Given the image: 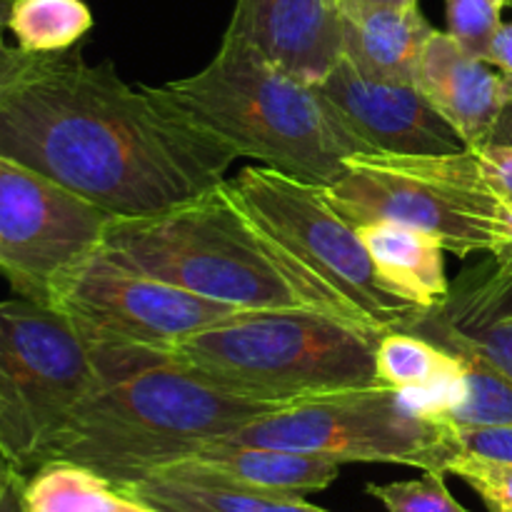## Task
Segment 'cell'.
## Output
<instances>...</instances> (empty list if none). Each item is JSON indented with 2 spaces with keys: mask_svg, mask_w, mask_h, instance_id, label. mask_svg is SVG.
<instances>
[{
  "mask_svg": "<svg viewBox=\"0 0 512 512\" xmlns=\"http://www.w3.org/2000/svg\"><path fill=\"white\" fill-rule=\"evenodd\" d=\"M0 153L113 218H143L225 180L235 158L155 85L133 88L80 50L25 53L0 78Z\"/></svg>",
  "mask_w": 512,
  "mask_h": 512,
  "instance_id": "cell-1",
  "label": "cell"
},
{
  "mask_svg": "<svg viewBox=\"0 0 512 512\" xmlns=\"http://www.w3.org/2000/svg\"><path fill=\"white\" fill-rule=\"evenodd\" d=\"M90 348L93 385L70 415L53 460L85 465L118 490L283 408L218 388L170 350Z\"/></svg>",
  "mask_w": 512,
  "mask_h": 512,
  "instance_id": "cell-2",
  "label": "cell"
},
{
  "mask_svg": "<svg viewBox=\"0 0 512 512\" xmlns=\"http://www.w3.org/2000/svg\"><path fill=\"white\" fill-rule=\"evenodd\" d=\"M103 250L138 273L238 310H318L360 323L255 223L228 180L160 213L113 218Z\"/></svg>",
  "mask_w": 512,
  "mask_h": 512,
  "instance_id": "cell-3",
  "label": "cell"
},
{
  "mask_svg": "<svg viewBox=\"0 0 512 512\" xmlns=\"http://www.w3.org/2000/svg\"><path fill=\"white\" fill-rule=\"evenodd\" d=\"M155 90L235 158L308 183L328 188L350 155H368L318 83L295 78L235 35H223L203 70Z\"/></svg>",
  "mask_w": 512,
  "mask_h": 512,
  "instance_id": "cell-4",
  "label": "cell"
},
{
  "mask_svg": "<svg viewBox=\"0 0 512 512\" xmlns=\"http://www.w3.org/2000/svg\"><path fill=\"white\" fill-rule=\"evenodd\" d=\"M378 338V330L318 310H243L170 353L228 393L288 408L383 388L375 375Z\"/></svg>",
  "mask_w": 512,
  "mask_h": 512,
  "instance_id": "cell-5",
  "label": "cell"
},
{
  "mask_svg": "<svg viewBox=\"0 0 512 512\" xmlns=\"http://www.w3.org/2000/svg\"><path fill=\"white\" fill-rule=\"evenodd\" d=\"M93 378V348L63 313L0 300V445L20 475L53 460Z\"/></svg>",
  "mask_w": 512,
  "mask_h": 512,
  "instance_id": "cell-6",
  "label": "cell"
},
{
  "mask_svg": "<svg viewBox=\"0 0 512 512\" xmlns=\"http://www.w3.org/2000/svg\"><path fill=\"white\" fill-rule=\"evenodd\" d=\"M228 185L255 223L333 290L360 323L383 333L403 328L420 313L385 285L358 230L335 210L325 185L265 165L243 168Z\"/></svg>",
  "mask_w": 512,
  "mask_h": 512,
  "instance_id": "cell-7",
  "label": "cell"
},
{
  "mask_svg": "<svg viewBox=\"0 0 512 512\" xmlns=\"http://www.w3.org/2000/svg\"><path fill=\"white\" fill-rule=\"evenodd\" d=\"M220 440L323 455L343 465L390 463L445 473L450 460L443 425L390 388L348 390L288 405Z\"/></svg>",
  "mask_w": 512,
  "mask_h": 512,
  "instance_id": "cell-8",
  "label": "cell"
},
{
  "mask_svg": "<svg viewBox=\"0 0 512 512\" xmlns=\"http://www.w3.org/2000/svg\"><path fill=\"white\" fill-rule=\"evenodd\" d=\"M50 308L88 343L173 350L190 335L243 313L233 305L175 288L110 258L100 245L65 275Z\"/></svg>",
  "mask_w": 512,
  "mask_h": 512,
  "instance_id": "cell-9",
  "label": "cell"
},
{
  "mask_svg": "<svg viewBox=\"0 0 512 512\" xmlns=\"http://www.w3.org/2000/svg\"><path fill=\"white\" fill-rule=\"evenodd\" d=\"M328 198L350 225L395 220L435 235L458 258L490 255L503 235L505 203L413 168L403 155H350Z\"/></svg>",
  "mask_w": 512,
  "mask_h": 512,
  "instance_id": "cell-10",
  "label": "cell"
},
{
  "mask_svg": "<svg viewBox=\"0 0 512 512\" xmlns=\"http://www.w3.org/2000/svg\"><path fill=\"white\" fill-rule=\"evenodd\" d=\"M113 215L0 153V275L50 305L65 275L103 245Z\"/></svg>",
  "mask_w": 512,
  "mask_h": 512,
  "instance_id": "cell-11",
  "label": "cell"
},
{
  "mask_svg": "<svg viewBox=\"0 0 512 512\" xmlns=\"http://www.w3.org/2000/svg\"><path fill=\"white\" fill-rule=\"evenodd\" d=\"M318 88L368 155H453L468 148L415 83L373 78L340 58Z\"/></svg>",
  "mask_w": 512,
  "mask_h": 512,
  "instance_id": "cell-12",
  "label": "cell"
},
{
  "mask_svg": "<svg viewBox=\"0 0 512 512\" xmlns=\"http://www.w3.org/2000/svg\"><path fill=\"white\" fill-rule=\"evenodd\" d=\"M225 33L308 83H320L343 58L340 0H235Z\"/></svg>",
  "mask_w": 512,
  "mask_h": 512,
  "instance_id": "cell-13",
  "label": "cell"
},
{
  "mask_svg": "<svg viewBox=\"0 0 512 512\" xmlns=\"http://www.w3.org/2000/svg\"><path fill=\"white\" fill-rule=\"evenodd\" d=\"M415 85L458 130L468 148L485 145L505 103V75L435 30L420 55Z\"/></svg>",
  "mask_w": 512,
  "mask_h": 512,
  "instance_id": "cell-14",
  "label": "cell"
},
{
  "mask_svg": "<svg viewBox=\"0 0 512 512\" xmlns=\"http://www.w3.org/2000/svg\"><path fill=\"white\" fill-rule=\"evenodd\" d=\"M398 330L455 335L512 375V278L488 255L450 280L443 305L420 310Z\"/></svg>",
  "mask_w": 512,
  "mask_h": 512,
  "instance_id": "cell-15",
  "label": "cell"
},
{
  "mask_svg": "<svg viewBox=\"0 0 512 512\" xmlns=\"http://www.w3.org/2000/svg\"><path fill=\"white\" fill-rule=\"evenodd\" d=\"M343 58L363 73L398 83H415L420 55L435 33L420 5L388 8L340 0Z\"/></svg>",
  "mask_w": 512,
  "mask_h": 512,
  "instance_id": "cell-16",
  "label": "cell"
},
{
  "mask_svg": "<svg viewBox=\"0 0 512 512\" xmlns=\"http://www.w3.org/2000/svg\"><path fill=\"white\" fill-rule=\"evenodd\" d=\"M160 512H328L293 495H273L220 478L195 460H178L123 488Z\"/></svg>",
  "mask_w": 512,
  "mask_h": 512,
  "instance_id": "cell-17",
  "label": "cell"
},
{
  "mask_svg": "<svg viewBox=\"0 0 512 512\" xmlns=\"http://www.w3.org/2000/svg\"><path fill=\"white\" fill-rule=\"evenodd\" d=\"M370 260L390 290L418 305L438 308L450 295L445 273V245L435 235L395 220H373L355 225Z\"/></svg>",
  "mask_w": 512,
  "mask_h": 512,
  "instance_id": "cell-18",
  "label": "cell"
},
{
  "mask_svg": "<svg viewBox=\"0 0 512 512\" xmlns=\"http://www.w3.org/2000/svg\"><path fill=\"white\" fill-rule=\"evenodd\" d=\"M185 460H195L220 478L243 488L293 495V498L330 488L340 478V465H343L323 455L265 448V445H233L223 440L205 445Z\"/></svg>",
  "mask_w": 512,
  "mask_h": 512,
  "instance_id": "cell-19",
  "label": "cell"
},
{
  "mask_svg": "<svg viewBox=\"0 0 512 512\" xmlns=\"http://www.w3.org/2000/svg\"><path fill=\"white\" fill-rule=\"evenodd\" d=\"M375 375L383 388L408 395L423 415L455 395L463 365L440 345L408 330H383L375 348Z\"/></svg>",
  "mask_w": 512,
  "mask_h": 512,
  "instance_id": "cell-20",
  "label": "cell"
},
{
  "mask_svg": "<svg viewBox=\"0 0 512 512\" xmlns=\"http://www.w3.org/2000/svg\"><path fill=\"white\" fill-rule=\"evenodd\" d=\"M440 345L463 365L458 390L443 408L425 418L455 425H512V375L480 350L448 333H415Z\"/></svg>",
  "mask_w": 512,
  "mask_h": 512,
  "instance_id": "cell-21",
  "label": "cell"
},
{
  "mask_svg": "<svg viewBox=\"0 0 512 512\" xmlns=\"http://www.w3.org/2000/svg\"><path fill=\"white\" fill-rule=\"evenodd\" d=\"M25 512H123L128 495L103 475L70 460H48L25 475Z\"/></svg>",
  "mask_w": 512,
  "mask_h": 512,
  "instance_id": "cell-22",
  "label": "cell"
},
{
  "mask_svg": "<svg viewBox=\"0 0 512 512\" xmlns=\"http://www.w3.org/2000/svg\"><path fill=\"white\" fill-rule=\"evenodd\" d=\"M93 23L85 0H13L8 8V33L30 55L73 50Z\"/></svg>",
  "mask_w": 512,
  "mask_h": 512,
  "instance_id": "cell-23",
  "label": "cell"
},
{
  "mask_svg": "<svg viewBox=\"0 0 512 512\" xmlns=\"http://www.w3.org/2000/svg\"><path fill=\"white\" fill-rule=\"evenodd\" d=\"M413 168L512 203V145H475L453 155H403Z\"/></svg>",
  "mask_w": 512,
  "mask_h": 512,
  "instance_id": "cell-24",
  "label": "cell"
},
{
  "mask_svg": "<svg viewBox=\"0 0 512 512\" xmlns=\"http://www.w3.org/2000/svg\"><path fill=\"white\" fill-rule=\"evenodd\" d=\"M365 493L383 503L385 512H468L445 485V473L423 470L415 480L365 485Z\"/></svg>",
  "mask_w": 512,
  "mask_h": 512,
  "instance_id": "cell-25",
  "label": "cell"
},
{
  "mask_svg": "<svg viewBox=\"0 0 512 512\" xmlns=\"http://www.w3.org/2000/svg\"><path fill=\"white\" fill-rule=\"evenodd\" d=\"M503 8L495 0H445V33L468 50L470 55L483 60L495 30L503 23Z\"/></svg>",
  "mask_w": 512,
  "mask_h": 512,
  "instance_id": "cell-26",
  "label": "cell"
},
{
  "mask_svg": "<svg viewBox=\"0 0 512 512\" xmlns=\"http://www.w3.org/2000/svg\"><path fill=\"white\" fill-rule=\"evenodd\" d=\"M445 475L465 480L480 495L488 512H512V463L453 455L445 465Z\"/></svg>",
  "mask_w": 512,
  "mask_h": 512,
  "instance_id": "cell-27",
  "label": "cell"
},
{
  "mask_svg": "<svg viewBox=\"0 0 512 512\" xmlns=\"http://www.w3.org/2000/svg\"><path fill=\"white\" fill-rule=\"evenodd\" d=\"M440 425H443L445 443L450 448V458L475 455V458L512 463V425Z\"/></svg>",
  "mask_w": 512,
  "mask_h": 512,
  "instance_id": "cell-28",
  "label": "cell"
},
{
  "mask_svg": "<svg viewBox=\"0 0 512 512\" xmlns=\"http://www.w3.org/2000/svg\"><path fill=\"white\" fill-rule=\"evenodd\" d=\"M483 60L500 73L512 75V23H500Z\"/></svg>",
  "mask_w": 512,
  "mask_h": 512,
  "instance_id": "cell-29",
  "label": "cell"
},
{
  "mask_svg": "<svg viewBox=\"0 0 512 512\" xmlns=\"http://www.w3.org/2000/svg\"><path fill=\"white\" fill-rule=\"evenodd\" d=\"M505 75V73H503ZM490 145H512V75H505V103L490 130Z\"/></svg>",
  "mask_w": 512,
  "mask_h": 512,
  "instance_id": "cell-30",
  "label": "cell"
},
{
  "mask_svg": "<svg viewBox=\"0 0 512 512\" xmlns=\"http://www.w3.org/2000/svg\"><path fill=\"white\" fill-rule=\"evenodd\" d=\"M490 258L495 260V265H498L508 278H512V203H505L503 235H500L498 245H495V250L490 253Z\"/></svg>",
  "mask_w": 512,
  "mask_h": 512,
  "instance_id": "cell-31",
  "label": "cell"
},
{
  "mask_svg": "<svg viewBox=\"0 0 512 512\" xmlns=\"http://www.w3.org/2000/svg\"><path fill=\"white\" fill-rule=\"evenodd\" d=\"M5 33H8V8L0 5V78L5 73H10L25 55L18 45L5 43Z\"/></svg>",
  "mask_w": 512,
  "mask_h": 512,
  "instance_id": "cell-32",
  "label": "cell"
},
{
  "mask_svg": "<svg viewBox=\"0 0 512 512\" xmlns=\"http://www.w3.org/2000/svg\"><path fill=\"white\" fill-rule=\"evenodd\" d=\"M23 478L25 475L18 473V468L13 465V460L8 458L5 448L0 445V500H3L5 495H8L10 490H13Z\"/></svg>",
  "mask_w": 512,
  "mask_h": 512,
  "instance_id": "cell-33",
  "label": "cell"
},
{
  "mask_svg": "<svg viewBox=\"0 0 512 512\" xmlns=\"http://www.w3.org/2000/svg\"><path fill=\"white\" fill-rule=\"evenodd\" d=\"M25 480V478H23ZM23 480L0 500V512H25L23 508V498H20V490H23Z\"/></svg>",
  "mask_w": 512,
  "mask_h": 512,
  "instance_id": "cell-34",
  "label": "cell"
},
{
  "mask_svg": "<svg viewBox=\"0 0 512 512\" xmlns=\"http://www.w3.org/2000/svg\"><path fill=\"white\" fill-rule=\"evenodd\" d=\"M350 3L388 5V8H410V5H418V0H350Z\"/></svg>",
  "mask_w": 512,
  "mask_h": 512,
  "instance_id": "cell-35",
  "label": "cell"
},
{
  "mask_svg": "<svg viewBox=\"0 0 512 512\" xmlns=\"http://www.w3.org/2000/svg\"><path fill=\"white\" fill-rule=\"evenodd\" d=\"M123 512H160V510L150 508V505L140 503V500L130 498V495H128V500H125V508H123Z\"/></svg>",
  "mask_w": 512,
  "mask_h": 512,
  "instance_id": "cell-36",
  "label": "cell"
},
{
  "mask_svg": "<svg viewBox=\"0 0 512 512\" xmlns=\"http://www.w3.org/2000/svg\"><path fill=\"white\" fill-rule=\"evenodd\" d=\"M495 3H498L500 8H508V5L512 3V0H495Z\"/></svg>",
  "mask_w": 512,
  "mask_h": 512,
  "instance_id": "cell-37",
  "label": "cell"
},
{
  "mask_svg": "<svg viewBox=\"0 0 512 512\" xmlns=\"http://www.w3.org/2000/svg\"><path fill=\"white\" fill-rule=\"evenodd\" d=\"M10 3H13V0H0V5H5V8H10Z\"/></svg>",
  "mask_w": 512,
  "mask_h": 512,
  "instance_id": "cell-38",
  "label": "cell"
}]
</instances>
